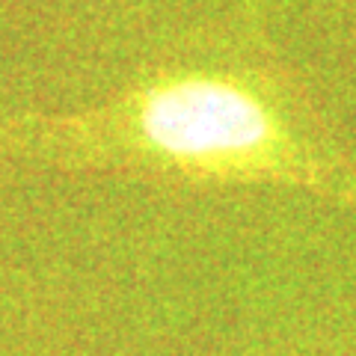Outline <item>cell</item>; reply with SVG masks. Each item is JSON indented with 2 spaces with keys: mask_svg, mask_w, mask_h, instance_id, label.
Listing matches in <instances>:
<instances>
[{
  "mask_svg": "<svg viewBox=\"0 0 356 356\" xmlns=\"http://www.w3.org/2000/svg\"><path fill=\"white\" fill-rule=\"evenodd\" d=\"M146 140L178 161H226L264 149L273 125L243 89L217 81H184L154 89L143 104Z\"/></svg>",
  "mask_w": 356,
  "mask_h": 356,
  "instance_id": "1",
  "label": "cell"
}]
</instances>
